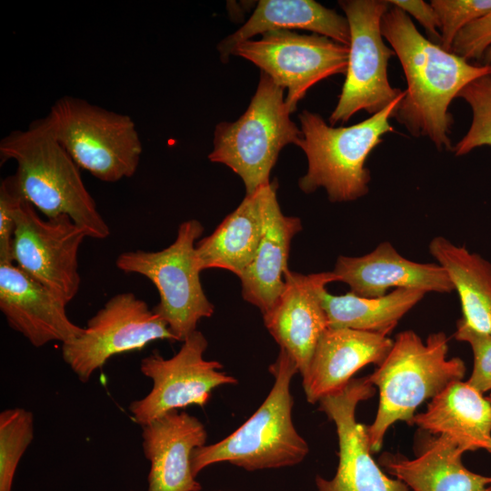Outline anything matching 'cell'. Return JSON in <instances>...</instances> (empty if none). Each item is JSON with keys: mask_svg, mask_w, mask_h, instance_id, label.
<instances>
[{"mask_svg": "<svg viewBox=\"0 0 491 491\" xmlns=\"http://www.w3.org/2000/svg\"><path fill=\"white\" fill-rule=\"evenodd\" d=\"M381 31L399 58L407 83L393 117L412 135L429 138L438 150L453 149L449 105L471 82L491 75V65H472L444 50L422 35L410 16L395 5L382 17Z\"/></svg>", "mask_w": 491, "mask_h": 491, "instance_id": "6da1fadb", "label": "cell"}, {"mask_svg": "<svg viewBox=\"0 0 491 491\" xmlns=\"http://www.w3.org/2000/svg\"><path fill=\"white\" fill-rule=\"evenodd\" d=\"M1 164L13 160L21 195L46 218L68 215L87 237L105 239L110 228L86 189L80 168L53 135L45 117L0 142Z\"/></svg>", "mask_w": 491, "mask_h": 491, "instance_id": "7a4b0ae2", "label": "cell"}, {"mask_svg": "<svg viewBox=\"0 0 491 491\" xmlns=\"http://www.w3.org/2000/svg\"><path fill=\"white\" fill-rule=\"evenodd\" d=\"M447 351L448 338L444 332L433 333L426 341L411 330L396 336L385 360L367 376L379 389L376 418L366 426L372 453L380 450L390 426L397 421L411 425L416 409L425 400L463 379L464 361L447 359Z\"/></svg>", "mask_w": 491, "mask_h": 491, "instance_id": "3957f363", "label": "cell"}, {"mask_svg": "<svg viewBox=\"0 0 491 491\" xmlns=\"http://www.w3.org/2000/svg\"><path fill=\"white\" fill-rule=\"evenodd\" d=\"M274 385L262 405L235 432L223 440L196 448L191 468L196 476L205 467L228 462L247 471L299 464L309 452L306 441L292 420V377L298 368L283 351L269 366Z\"/></svg>", "mask_w": 491, "mask_h": 491, "instance_id": "277c9868", "label": "cell"}, {"mask_svg": "<svg viewBox=\"0 0 491 491\" xmlns=\"http://www.w3.org/2000/svg\"><path fill=\"white\" fill-rule=\"evenodd\" d=\"M405 91L389 105L350 126L328 125L323 117L304 110L298 115L302 139L297 145L306 155L308 167L298 182L306 194L323 187L331 202L355 201L369 191L370 172L366 161L383 135L394 132L389 119Z\"/></svg>", "mask_w": 491, "mask_h": 491, "instance_id": "5b68a950", "label": "cell"}, {"mask_svg": "<svg viewBox=\"0 0 491 491\" xmlns=\"http://www.w3.org/2000/svg\"><path fill=\"white\" fill-rule=\"evenodd\" d=\"M285 90L261 71L245 113L236 121L220 122L215 128L208 159L225 165L238 175L246 195L270 184V173L280 151L289 144L297 145L303 137L301 129L290 118Z\"/></svg>", "mask_w": 491, "mask_h": 491, "instance_id": "8992f818", "label": "cell"}, {"mask_svg": "<svg viewBox=\"0 0 491 491\" xmlns=\"http://www.w3.org/2000/svg\"><path fill=\"white\" fill-rule=\"evenodd\" d=\"M45 119L78 167L96 179L115 183L135 174L143 146L129 115L66 95L55 101Z\"/></svg>", "mask_w": 491, "mask_h": 491, "instance_id": "52a82bcc", "label": "cell"}, {"mask_svg": "<svg viewBox=\"0 0 491 491\" xmlns=\"http://www.w3.org/2000/svg\"><path fill=\"white\" fill-rule=\"evenodd\" d=\"M203 232L198 220H187L180 224L175 241L167 247L125 251L115 260L120 271L144 276L155 285L160 300L152 309L177 341L183 342L215 310L201 284L195 252V241Z\"/></svg>", "mask_w": 491, "mask_h": 491, "instance_id": "ba28073f", "label": "cell"}, {"mask_svg": "<svg viewBox=\"0 0 491 491\" xmlns=\"http://www.w3.org/2000/svg\"><path fill=\"white\" fill-rule=\"evenodd\" d=\"M350 28L346 79L329 123L348 121L360 110L372 115L389 105L403 91L391 86L387 75L389 59L396 55L386 45L381 21L389 9L386 1L342 0L338 2Z\"/></svg>", "mask_w": 491, "mask_h": 491, "instance_id": "9c48e42d", "label": "cell"}, {"mask_svg": "<svg viewBox=\"0 0 491 491\" xmlns=\"http://www.w3.org/2000/svg\"><path fill=\"white\" fill-rule=\"evenodd\" d=\"M156 340L177 341L163 321L143 299L132 292L111 296L88 319L82 335L62 344L65 363L85 383L116 355L141 350Z\"/></svg>", "mask_w": 491, "mask_h": 491, "instance_id": "30bf717a", "label": "cell"}, {"mask_svg": "<svg viewBox=\"0 0 491 491\" xmlns=\"http://www.w3.org/2000/svg\"><path fill=\"white\" fill-rule=\"evenodd\" d=\"M231 55L241 56L258 66L279 85L287 89L290 113L313 85L337 74H346L349 46L316 34L272 30L259 40L236 44Z\"/></svg>", "mask_w": 491, "mask_h": 491, "instance_id": "8fae6325", "label": "cell"}, {"mask_svg": "<svg viewBox=\"0 0 491 491\" xmlns=\"http://www.w3.org/2000/svg\"><path fill=\"white\" fill-rule=\"evenodd\" d=\"M14 217L13 263L70 303L80 288L78 253L86 234L66 215L42 218L24 197Z\"/></svg>", "mask_w": 491, "mask_h": 491, "instance_id": "7c38bea8", "label": "cell"}, {"mask_svg": "<svg viewBox=\"0 0 491 491\" xmlns=\"http://www.w3.org/2000/svg\"><path fill=\"white\" fill-rule=\"evenodd\" d=\"M207 346L203 333L195 330L171 358L154 351L141 360L140 371L153 381V387L145 397L129 405L135 422L144 426L173 410L190 405L204 406L213 389L238 383L222 371L220 362L204 358Z\"/></svg>", "mask_w": 491, "mask_h": 491, "instance_id": "4fadbf2b", "label": "cell"}, {"mask_svg": "<svg viewBox=\"0 0 491 491\" xmlns=\"http://www.w3.org/2000/svg\"><path fill=\"white\" fill-rule=\"evenodd\" d=\"M376 393L367 376L352 378L345 386L324 396L319 410L336 427L338 466L331 479L316 476L317 491H411L401 480L387 476L371 456L366 426L356 419L357 405Z\"/></svg>", "mask_w": 491, "mask_h": 491, "instance_id": "5bb4252c", "label": "cell"}, {"mask_svg": "<svg viewBox=\"0 0 491 491\" xmlns=\"http://www.w3.org/2000/svg\"><path fill=\"white\" fill-rule=\"evenodd\" d=\"M285 280L282 294L263 318L280 351L293 359L303 376L320 337L329 327L321 291L339 278L333 271L302 275L288 270Z\"/></svg>", "mask_w": 491, "mask_h": 491, "instance_id": "9a60e30c", "label": "cell"}, {"mask_svg": "<svg viewBox=\"0 0 491 491\" xmlns=\"http://www.w3.org/2000/svg\"><path fill=\"white\" fill-rule=\"evenodd\" d=\"M66 303L15 264L0 263V310L8 326L41 347L80 336L85 327L66 314Z\"/></svg>", "mask_w": 491, "mask_h": 491, "instance_id": "2e32d148", "label": "cell"}, {"mask_svg": "<svg viewBox=\"0 0 491 491\" xmlns=\"http://www.w3.org/2000/svg\"><path fill=\"white\" fill-rule=\"evenodd\" d=\"M142 426V446L150 462L148 491H200L191 468L193 452L206 445L202 422L173 410Z\"/></svg>", "mask_w": 491, "mask_h": 491, "instance_id": "e0dca14e", "label": "cell"}, {"mask_svg": "<svg viewBox=\"0 0 491 491\" xmlns=\"http://www.w3.org/2000/svg\"><path fill=\"white\" fill-rule=\"evenodd\" d=\"M333 273L350 292L363 297H380L391 287L427 292L455 290L446 269L438 264H423L402 256L389 242L380 243L370 253L356 257L340 256Z\"/></svg>", "mask_w": 491, "mask_h": 491, "instance_id": "ac0fdd59", "label": "cell"}, {"mask_svg": "<svg viewBox=\"0 0 491 491\" xmlns=\"http://www.w3.org/2000/svg\"><path fill=\"white\" fill-rule=\"evenodd\" d=\"M393 344L394 340L378 333L328 327L302 376L306 400L311 404L319 402L345 386L365 366H379Z\"/></svg>", "mask_w": 491, "mask_h": 491, "instance_id": "d6986e66", "label": "cell"}, {"mask_svg": "<svg viewBox=\"0 0 491 491\" xmlns=\"http://www.w3.org/2000/svg\"><path fill=\"white\" fill-rule=\"evenodd\" d=\"M276 188V180L266 185L262 239L254 260L239 277L243 298L263 315L272 308L285 288L291 241L302 230L298 217L282 213Z\"/></svg>", "mask_w": 491, "mask_h": 491, "instance_id": "ffe728a7", "label": "cell"}, {"mask_svg": "<svg viewBox=\"0 0 491 491\" xmlns=\"http://www.w3.org/2000/svg\"><path fill=\"white\" fill-rule=\"evenodd\" d=\"M464 453L453 439L436 436L427 438L413 459L385 453L379 464L411 491H491V477L468 470L461 460Z\"/></svg>", "mask_w": 491, "mask_h": 491, "instance_id": "44dd1931", "label": "cell"}, {"mask_svg": "<svg viewBox=\"0 0 491 491\" xmlns=\"http://www.w3.org/2000/svg\"><path fill=\"white\" fill-rule=\"evenodd\" d=\"M411 425L453 439L465 452L479 448L491 452V402L462 380L433 397Z\"/></svg>", "mask_w": 491, "mask_h": 491, "instance_id": "7402d4cb", "label": "cell"}, {"mask_svg": "<svg viewBox=\"0 0 491 491\" xmlns=\"http://www.w3.org/2000/svg\"><path fill=\"white\" fill-rule=\"evenodd\" d=\"M304 29L349 46L350 28L346 17L313 0H260L249 19L222 40L217 49L223 62L234 46L256 35L272 30Z\"/></svg>", "mask_w": 491, "mask_h": 491, "instance_id": "603a6c76", "label": "cell"}, {"mask_svg": "<svg viewBox=\"0 0 491 491\" xmlns=\"http://www.w3.org/2000/svg\"><path fill=\"white\" fill-rule=\"evenodd\" d=\"M266 185L246 195L211 235L196 243V257L202 271L220 268L240 277L249 266L263 235Z\"/></svg>", "mask_w": 491, "mask_h": 491, "instance_id": "cb8c5ba5", "label": "cell"}, {"mask_svg": "<svg viewBox=\"0 0 491 491\" xmlns=\"http://www.w3.org/2000/svg\"><path fill=\"white\" fill-rule=\"evenodd\" d=\"M428 250L446 269L459 296L462 320L475 330L491 335V263L444 236L434 237Z\"/></svg>", "mask_w": 491, "mask_h": 491, "instance_id": "d4e9b609", "label": "cell"}, {"mask_svg": "<svg viewBox=\"0 0 491 491\" xmlns=\"http://www.w3.org/2000/svg\"><path fill=\"white\" fill-rule=\"evenodd\" d=\"M426 294L420 289L396 288L380 297H363L351 292L332 295L325 287L320 296L329 327L387 336Z\"/></svg>", "mask_w": 491, "mask_h": 491, "instance_id": "484cf974", "label": "cell"}, {"mask_svg": "<svg viewBox=\"0 0 491 491\" xmlns=\"http://www.w3.org/2000/svg\"><path fill=\"white\" fill-rule=\"evenodd\" d=\"M34 415L23 407L0 413V491H12L24 453L34 439Z\"/></svg>", "mask_w": 491, "mask_h": 491, "instance_id": "4316f807", "label": "cell"}, {"mask_svg": "<svg viewBox=\"0 0 491 491\" xmlns=\"http://www.w3.org/2000/svg\"><path fill=\"white\" fill-rule=\"evenodd\" d=\"M472 110V123L464 137L453 148L456 156L482 145H491V75L467 85L458 95Z\"/></svg>", "mask_w": 491, "mask_h": 491, "instance_id": "83f0119b", "label": "cell"}, {"mask_svg": "<svg viewBox=\"0 0 491 491\" xmlns=\"http://www.w3.org/2000/svg\"><path fill=\"white\" fill-rule=\"evenodd\" d=\"M430 4L440 24L439 45L447 52L462 28L491 10V0H433Z\"/></svg>", "mask_w": 491, "mask_h": 491, "instance_id": "f1b7e54d", "label": "cell"}, {"mask_svg": "<svg viewBox=\"0 0 491 491\" xmlns=\"http://www.w3.org/2000/svg\"><path fill=\"white\" fill-rule=\"evenodd\" d=\"M455 337L468 343L473 352L474 367L466 383L480 394L491 390V335L475 330L460 318Z\"/></svg>", "mask_w": 491, "mask_h": 491, "instance_id": "f546056e", "label": "cell"}, {"mask_svg": "<svg viewBox=\"0 0 491 491\" xmlns=\"http://www.w3.org/2000/svg\"><path fill=\"white\" fill-rule=\"evenodd\" d=\"M451 52L468 62L484 59V65H491V10L458 32Z\"/></svg>", "mask_w": 491, "mask_h": 491, "instance_id": "4dcf8cb0", "label": "cell"}, {"mask_svg": "<svg viewBox=\"0 0 491 491\" xmlns=\"http://www.w3.org/2000/svg\"><path fill=\"white\" fill-rule=\"evenodd\" d=\"M21 195L13 175L0 185V263H11L12 246L15 230V208Z\"/></svg>", "mask_w": 491, "mask_h": 491, "instance_id": "1f68e13d", "label": "cell"}, {"mask_svg": "<svg viewBox=\"0 0 491 491\" xmlns=\"http://www.w3.org/2000/svg\"><path fill=\"white\" fill-rule=\"evenodd\" d=\"M386 2L416 18L430 38L438 42V45L440 44V24L431 4L422 0H389Z\"/></svg>", "mask_w": 491, "mask_h": 491, "instance_id": "d6a6232c", "label": "cell"}, {"mask_svg": "<svg viewBox=\"0 0 491 491\" xmlns=\"http://www.w3.org/2000/svg\"><path fill=\"white\" fill-rule=\"evenodd\" d=\"M488 399H489V401L491 402V398H490V397H488Z\"/></svg>", "mask_w": 491, "mask_h": 491, "instance_id": "836d02e7", "label": "cell"}, {"mask_svg": "<svg viewBox=\"0 0 491 491\" xmlns=\"http://www.w3.org/2000/svg\"><path fill=\"white\" fill-rule=\"evenodd\" d=\"M489 397L491 398V393H490V396H489Z\"/></svg>", "mask_w": 491, "mask_h": 491, "instance_id": "e575fe53", "label": "cell"}, {"mask_svg": "<svg viewBox=\"0 0 491 491\" xmlns=\"http://www.w3.org/2000/svg\"><path fill=\"white\" fill-rule=\"evenodd\" d=\"M490 488H491V484H490Z\"/></svg>", "mask_w": 491, "mask_h": 491, "instance_id": "d590c367", "label": "cell"}]
</instances>
